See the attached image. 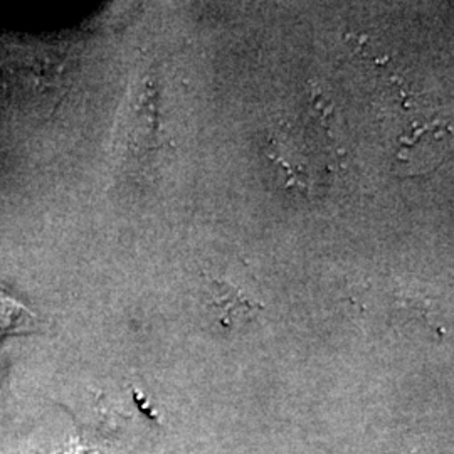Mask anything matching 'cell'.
<instances>
[{
	"label": "cell",
	"mask_w": 454,
	"mask_h": 454,
	"mask_svg": "<svg viewBox=\"0 0 454 454\" xmlns=\"http://www.w3.org/2000/svg\"><path fill=\"white\" fill-rule=\"evenodd\" d=\"M207 307L224 328H236L256 318L264 305L224 279H207Z\"/></svg>",
	"instance_id": "1"
},
{
	"label": "cell",
	"mask_w": 454,
	"mask_h": 454,
	"mask_svg": "<svg viewBox=\"0 0 454 454\" xmlns=\"http://www.w3.org/2000/svg\"><path fill=\"white\" fill-rule=\"evenodd\" d=\"M37 330L33 313L0 290V339Z\"/></svg>",
	"instance_id": "2"
}]
</instances>
